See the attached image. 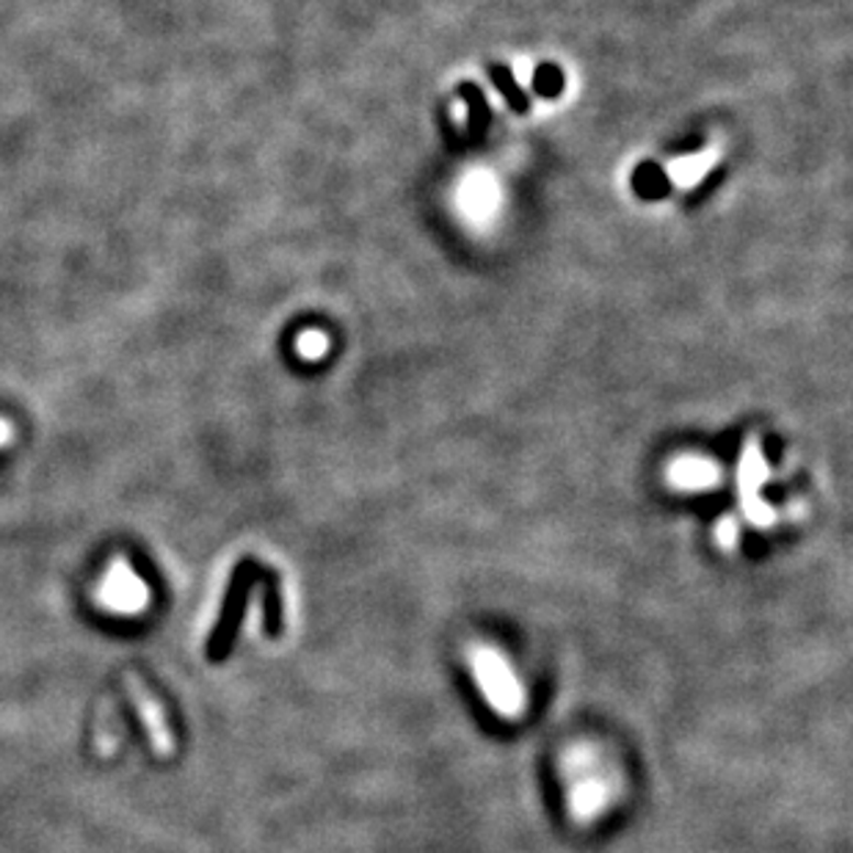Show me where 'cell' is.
Wrapping results in <instances>:
<instances>
[{"label":"cell","instance_id":"6da1fadb","mask_svg":"<svg viewBox=\"0 0 853 853\" xmlns=\"http://www.w3.org/2000/svg\"><path fill=\"white\" fill-rule=\"evenodd\" d=\"M467 663L480 694L486 696L489 707L498 716L520 718L525 712V690H522L520 679H517V674L511 672V666L498 650L486 644L469 646Z\"/></svg>","mask_w":853,"mask_h":853},{"label":"cell","instance_id":"7a4b0ae2","mask_svg":"<svg viewBox=\"0 0 853 853\" xmlns=\"http://www.w3.org/2000/svg\"><path fill=\"white\" fill-rule=\"evenodd\" d=\"M564 768L569 771L572 779H575L569 793L572 815H575L577 820L599 818V812L611 804L613 787L611 782L599 774L602 768H599L597 754L586 746L575 749V752H569V757H566Z\"/></svg>","mask_w":853,"mask_h":853},{"label":"cell","instance_id":"3957f363","mask_svg":"<svg viewBox=\"0 0 853 853\" xmlns=\"http://www.w3.org/2000/svg\"><path fill=\"white\" fill-rule=\"evenodd\" d=\"M97 602L113 613H139L147 608L149 588L136 575L131 561L117 555L111 566H108L106 577L100 580V586H97Z\"/></svg>","mask_w":853,"mask_h":853},{"label":"cell","instance_id":"277c9868","mask_svg":"<svg viewBox=\"0 0 853 853\" xmlns=\"http://www.w3.org/2000/svg\"><path fill=\"white\" fill-rule=\"evenodd\" d=\"M125 688H128V696H131V701L136 705L139 718L144 721V729H147V738L149 743H153V749L160 754V757H169V754L175 752V738H171V729L169 723H166L164 707H160L158 699L149 694L147 685H144L139 677H133V674H125Z\"/></svg>","mask_w":853,"mask_h":853},{"label":"cell","instance_id":"5b68a950","mask_svg":"<svg viewBox=\"0 0 853 853\" xmlns=\"http://www.w3.org/2000/svg\"><path fill=\"white\" fill-rule=\"evenodd\" d=\"M712 467L707 462H696V458H688V462H679L677 467L672 469V480L674 484L685 486V489H696V486H707L712 480Z\"/></svg>","mask_w":853,"mask_h":853},{"label":"cell","instance_id":"8992f818","mask_svg":"<svg viewBox=\"0 0 853 853\" xmlns=\"http://www.w3.org/2000/svg\"><path fill=\"white\" fill-rule=\"evenodd\" d=\"M492 78L498 80V89H503L506 95H509L511 106H514L517 111H528V100H525V95H520V91L514 89V80H511L509 69H492Z\"/></svg>","mask_w":853,"mask_h":853},{"label":"cell","instance_id":"52a82bcc","mask_svg":"<svg viewBox=\"0 0 853 853\" xmlns=\"http://www.w3.org/2000/svg\"><path fill=\"white\" fill-rule=\"evenodd\" d=\"M299 348L304 351L307 356H318L323 348H326V337H323V334H318V332H307L304 337L299 340Z\"/></svg>","mask_w":853,"mask_h":853},{"label":"cell","instance_id":"ba28073f","mask_svg":"<svg viewBox=\"0 0 853 853\" xmlns=\"http://www.w3.org/2000/svg\"><path fill=\"white\" fill-rule=\"evenodd\" d=\"M12 434H14L12 423H9V420L0 418V447H7L9 442H12Z\"/></svg>","mask_w":853,"mask_h":853}]
</instances>
